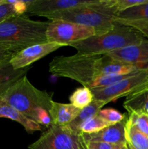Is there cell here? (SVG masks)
<instances>
[{"label": "cell", "mask_w": 148, "mask_h": 149, "mask_svg": "<svg viewBox=\"0 0 148 149\" xmlns=\"http://www.w3.org/2000/svg\"><path fill=\"white\" fill-rule=\"evenodd\" d=\"M123 107L128 113L139 112L148 114V86L126 97Z\"/></svg>", "instance_id": "e0dca14e"}, {"label": "cell", "mask_w": 148, "mask_h": 149, "mask_svg": "<svg viewBox=\"0 0 148 149\" xmlns=\"http://www.w3.org/2000/svg\"><path fill=\"white\" fill-rule=\"evenodd\" d=\"M31 66L15 69L10 62L0 65V97L17 80L26 76Z\"/></svg>", "instance_id": "2e32d148"}, {"label": "cell", "mask_w": 148, "mask_h": 149, "mask_svg": "<svg viewBox=\"0 0 148 149\" xmlns=\"http://www.w3.org/2000/svg\"><path fill=\"white\" fill-rule=\"evenodd\" d=\"M145 39H147L139 31L115 23L113 29L107 33L91 36L71 44L69 47L75 48L81 54L104 55L127 46L137 45Z\"/></svg>", "instance_id": "277c9868"}, {"label": "cell", "mask_w": 148, "mask_h": 149, "mask_svg": "<svg viewBox=\"0 0 148 149\" xmlns=\"http://www.w3.org/2000/svg\"><path fill=\"white\" fill-rule=\"evenodd\" d=\"M94 95L91 89L82 87L76 89L70 96L71 104L79 109H83L90 104L94 100Z\"/></svg>", "instance_id": "44dd1931"}, {"label": "cell", "mask_w": 148, "mask_h": 149, "mask_svg": "<svg viewBox=\"0 0 148 149\" xmlns=\"http://www.w3.org/2000/svg\"><path fill=\"white\" fill-rule=\"evenodd\" d=\"M139 31L144 35V36H145V37L147 39H148V26L142 28V29H139Z\"/></svg>", "instance_id": "4dcf8cb0"}, {"label": "cell", "mask_w": 148, "mask_h": 149, "mask_svg": "<svg viewBox=\"0 0 148 149\" xmlns=\"http://www.w3.org/2000/svg\"><path fill=\"white\" fill-rule=\"evenodd\" d=\"M127 146H128V145H127ZM127 149H129V146H128V147H127Z\"/></svg>", "instance_id": "e575fe53"}, {"label": "cell", "mask_w": 148, "mask_h": 149, "mask_svg": "<svg viewBox=\"0 0 148 149\" xmlns=\"http://www.w3.org/2000/svg\"><path fill=\"white\" fill-rule=\"evenodd\" d=\"M47 42H55L63 47L95 36L94 29L89 26L64 20H51L46 30Z\"/></svg>", "instance_id": "ba28073f"}, {"label": "cell", "mask_w": 148, "mask_h": 149, "mask_svg": "<svg viewBox=\"0 0 148 149\" xmlns=\"http://www.w3.org/2000/svg\"><path fill=\"white\" fill-rule=\"evenodd\" d=\"M108 126L109 124L97 115L84 122L80 127L79 131L82 134L96 133Z\"/></svg>", "instance_id": "7402d4cb"}, {"label": "cell", "mask_w": 148, "mask_h": 149, "mask_svg": "<svg viewBox=\"0 0 148 149\" xmlns=\"http://www.w3.org/2000/svg\"><path fill=\"white\" fill-rule=\"evenodd\" d=\"M105 102L102 100H97L94 99L93 101L90 103L86 107L81 109L79 114L77 116V117L71 122L69 126L72 128L73 130L75 131H79V128L81 125L84 122L87 121L88 119L97 116V113H99L100 110L103 108V106H105ZM80 132V131H79Z\"/></svg>", "instance_id": "ac0fdd59"}, {"label": "cell", "mask_w": 148, "mask_h": 149, "mask_svg": "<svg viewBox=\"0 0 148 149\" xmlns=\"http://www.w3.org/2000/svg\"><path fill=\"white\" fill-rule=\"evenodd\" d=\"M112 59L133 67L138 71L148 70V39L104 54Z\"/></svg>", "instance_id": "30bf717a"}, {"label": "cell", "mask_w": 148, "mask_h": 149, "mask_svg": "<svg viewBox=\"0 0 148 149\" xmlns=\"http://www.w3.org/2000/svg\"><path fill=\"white\" fill-rule=\"evenodd\" d=\"M6 1V0H0V5H1V4H4Z\"/></svg>", "instance_id": "d6a6232c"}, {"label": "cell", "mask_w": 148, "mask_h": 149, "mask_svg": "<svg viewBox=\"0 0 148 149\" xmlns=\"http://www.w3.org/2000/svg\"><path fill=\"white\" fill-rule=\"evenodd\" d=\"M0 118H6L17 122L25 128L26 132L29 133H32L36 131H42L44 128L40 125L36 123L35 121L29 119L11 106L2 101L1 99H0Z\"/></svg>", "instance_id": "9a60e30c"}, {"label": "cell", "mask_w": 148, "mask_h": 149, "mask_svg": "<svg viewBox=\"0 0 148 149\" xmlns=\"http://www.w3.org/2000/svg\"><path fill=\"white\" fill-rule=\"evenodd\" d=\"M15 15H19L13 5L6 0L5 3L0 5V23Z\"/></svg>", "instance_id": "4316f807"}, {"label": "cell", "mask_w": 148, "mask_h": 149, "mask_svg": "<svg viewBox=\"0 0 148 149\" xmlns=\"http://www.w3.org/2000/svg\"><path fill=\"white\" fill-rule=\"evenodd\" d=\"M35 122L43 127L49 128L52 125V120L49 112L43 108H37L36 110Z\"/></svg>", "instance_id": "484cf974"}, {"label": "cell", "mask_w": 148, "mask_h": 149, "mask_svg": "<svg viewBox=\"0 0 148 149\" xmlns=\"http://www.w3.org/2000/svg\"><path fill=\"white\" fill-rule=\"evenodd\" d=\"M87 149H118L123 145H114V144L107 143L103 142H95L89 141L86 142Z\"/></svg>", "instance_id": "f1b7e54d"}, {"label": "cell", "mask_w": 148, "mask_h": 149, "mask_svg": "<svg viewBox=\"0 0 148 149\" xmlns=\"http://www.w3.org/2000/svg\"><path fill=\"white\" fill-rule=\"evenodd\" d=\"M28 149H87L83 134L68 126L52 125Z\"/></svg>", "instance_id": "8992f818"}, {"label": "cell", "mask_w": 148, "mask_h": 149, "mask_svg": "<svg viewBox=\"0 0 148 149\" xmlns=\"http://www.w3.org/2000/svg\"><path fill=\"white\" fill-rule=\"evenodd\" d=\"M115 22L138 31L148 26V1L118 13L115 16Z\"/></svg>", "instance_id": "4fadbf2b"}, {"label": "cell", "mask_w": 148, "mask_h": 149, "mask_svg": "<svg viewBox=\"0 0 148 149\" xmlns=\"http://www.w3.org/2000/svg\"><path fill=\"white\" fill-rule=\"evenodd\" d=\"M0 99L33 121L37 108H43L49 112L53 101L52 95L35 87L27 76L17 80Z\"/></svg>", "instance_id": "5b68a950"}, {"label": "cell", "mask_w": 148, "mask_h": 149, "mask_svg": "<svg viewBox=\"0 0 148 149\" xmlns=\"http://www.w3.org/2000/svg\"><path fill=\"white\" fill-rule=\"evenodd\" d=\"M148 86V70L136 71L118 82L102 88L91 89L94 98L107 104L120 97H128Z\"/></svg>", "instance_id": "52a82bcc"}, {"label": "cell", "mask_w": 148, "mask_h": 149, "mask_svg": "<svg viewBox=\"0 0 148 149\" xmlns=\"http://www.w3.org/2000/svg\"><path fill=\"white\" fill-rule=\"evenodd\" d=\"M127 147L128 146H127V143H126V145H123L121 146H120L118 149H127Z\"/></svg>", "instance_id": "1f68e13d"}, {"label": "cell", "mask_w": 148, "mask_h": 149, "mask_svg": "<svg viewBox=\"0 0 148 149\" xmlns=\"http://www.w3.org/2000/svg\"><path fill=\"white\" fill-rule=\"evenodd\" d=\"M99 0H31L26 13L32 15L46 17L53 13L77 7L91 6Z\"/></svg>", "instance_id": "9c48e42d"}, {"label": "cell", "mask_w": 148, "mask_h": 149, "mask_svg": "<svg viewBox=\"0 0 148 149\" xmlns=\"http://www.w3.org/2000/svg\"><path fill=\"white\" fill-rule=\"evenodd\" d=\"M128 119L139 131L148 137V114L139 112L129 113Z\"/></svg>", "instance_id": "603a6c76"}, {"label": "cell", "mask_w": 148, "mask_h": 149, "mask_svg": "<svg viewBox=\"0 0 148 149\" xmlns=\"http://www.w3.org/2000/svg\"><path fill=\"white\" fill-rule=\"evenodd\" d=\"M10 4L13 5L19 15H24L27 12L28 7L30 3V0H7Z\"/></svg>", "instance_id": "83f0119b"}, {"label": "cell", "mask_w": 148, "mask_h": 149, "mask_svg": "<svg viewBox=\"0 0 148 149\" xmlns=\"http://www.w3.org/2000/svg\"><path fill=\"white\" fill-rule=\"evenodd\" d=\"M127 118L115 125H110L102 130L92 134H83L84 141L103 142L114 145H126V135H125V126Z\"/></svg>", "instance_id": "7c38bea8"}, {"label": "cell", "mask_w": 148, "mask_h": 149, "mask_svg": "<svg viewBox=\"0 0 148 149\" xmlns=\"http://www.w3.org/2000/svg\"><path fill=\"white\" fill-rule=\"evenodd\" d=\"M138 71L131 65H126L121 62L112 59L110 57L104 55L103 57L102 74L108 75H125Z\"/></svg>", "instance_id": "ffe728a7"}, {"label": "cell", "mask_w": 148, "mask_h": 149, "mask_svg": "<svg viewBox=\"0 0 148 149\" xmlns=\"http://www.w3.org/2000/svg\"><path fill=\"white\" fill-rule=\"evenodd\" d=\"M148 0H111L112 7L116 12V15L123 10L134 6L147 2Z\"/></svg>", "instance_id": "d4e9b609"}, {"label": "cell", "mask_w": 148, "mask_h": 149, "mask_svg": "<svg viewBox=\"0 0 148 149\" xmlns=\"http://www.w3.org/2000/svg\"><path fill=\"white\" fill-rule=\"evenodd\" d=\"M97 116L102 119L104 122H107L110 125H115L118 122H121L126 118V115L120 113L118 111L112 108L108 109H102L97 113Z\"/></svg>", "instance_id": "cb8c5ba5"}, {"label": "cell", "mask_w": 148, "mask_h": 149, "mask_svg": "<svg viewBox=\"0 0 148 149\" xmlns=\"http://www.w3.org/2000/svg\"><path fill=\"white\" fill-rule=\"evenodd\" d=\"M62 47V45L55 42H46L33 45L16 53L10 60V63L15 69H21L31 66L33 63Z\"/></svg>", "instance_id": "8fae6325"}, {"label": "cell", "mask_w": 148, "mask_h": 149, "mask_svg": "<svg viewBox=\"0 0 148 149\" xmlns=\"http://www.w3.org/2000/svg\"><path fill=\"white\" fill-rule=\"evenodd\" d=\"M104 55H86L77 52L71 56H57L49 63V72L59 77L71 79L83 87L95 89L103 77Z\"/></svg>", "instance_id": "7a4b0ae2"}, {"label": "cell", "mask_w": 148, "mask_h": 149, "mask_svg": "<svg viewBox=\"0 0 148 149\" xmlns=\"http://www.w3.org/2000/svg\"><path fill=\"white\" fill-rule=\"evenodd\" d=\"M127 145H128V146H129V149H134V148H133V147H132V146H130V145H129V144H127Z\"/></svg>", "instance_id": "836d02e7"}, {"label": "cell", "mask_w": 148, "mask_h": 149, "mask_svg": "<svg viewBox=\"0 0 148 149\" xmlns=\"http://www.w3.org/2000/svg\"><path fill=\"white\" fill-rule=\"evenodd\" d=\"M116 12L111 7V0H99L91 6L77 7L49 15L45 17L51 20H64L91 27L97 36L107 33L115 25Z\"/></svg>", "instance_id": "3957f363"}, {"label": "cell", "mask_w": 148, "mask_h": 149, "mask_svg": "<svg viewBox=\"0 0 148 149\" xmlns=\"http://www.w3.org/2000/svg\"><path fill=\"white\" fill-rule=\"evenodd\" d=\"M49 22L33 20L25 15L0 23V47L16 54L35 45L47 42Z\"/></svg>", "instance_id": "6da1fadb"}, {"label": "cell", "mask_w": 148, "mask_h": 149, "mask_svg": "<svg viewBox=\"0 0 148 149\" xmlns=\"http://www.w3.org/2000/svg\"><path fill=\"white\" fill-rule=\"evenodd\" d=\"M81 110L71 103L52 101L49 113L52 118V125L68 126L77 117Z\"/></svg>", "instance_id": "5bb4252c"}, {"label": "cell", "mask_w": 148, "mask_h": 149, "mask_svg": "<svg viewBox=\"0 0 148 149\" xmlns=\"http://www.w3.org/2000/svg\"><path fill=\"white\" fill-rule=\"evenodd\" d=\"M125 135L127 144L134 149H148V137L135 127L128 118L125 126Z\"/></svg>", "instance_id": "d6986e66"}, {"label": "cell", "mask_w": 148, "mask_h": 149, "mask_svg": "<svg viewBox=\"0 0 148 149\" xmlns=\"http://www.w3.org/2000/svg\"><path fill=\"white\" fill-rule=\"evenodd\" d=\"M15 55L10 51L0 47V65L5 63L10 62L14 55Z\"/></svg>", "instance_id": "f546056e"}]
</instances>
